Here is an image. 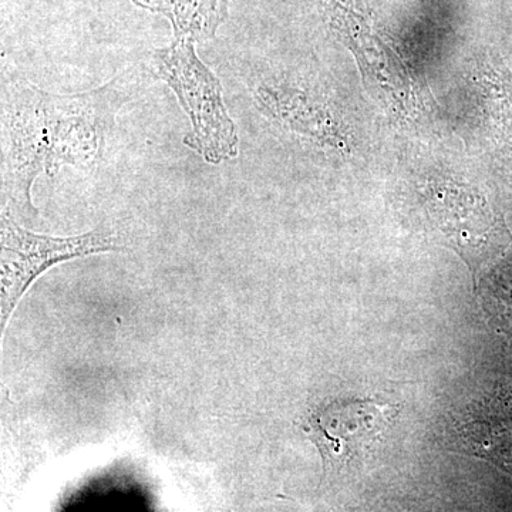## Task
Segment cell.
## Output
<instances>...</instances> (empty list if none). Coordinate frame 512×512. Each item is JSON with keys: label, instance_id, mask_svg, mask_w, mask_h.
I'll use <instances>...</instances> for the list:
<instances>
[{"label": "cell", "instance_id": "5b68a950", "mask_svg": "<svg viewBox=\"0 0 512 512\" xmlns=\"http://www.w3.org/2000/svg\"><path fill=\"white\" fill-rule=\"evenodd\" d=\"M138 8L170 20L177 40L214 39L228 18L227 0H131Z\"/></svg>", "mask_w": 512, "mask_h": 512}, {"label": "cell", "instance_id": "3957f363", "mask_svg": "<svg viewBox=\"0 0 512 512\" xmlns=\"http://www.w3.org/2000/svg\"><path fill=\"white\" fill-rule=\"evenodd\" d=\"M0 262V319L2 330L37 276L50 266L70 259L119 251V238L107 229H94L74 237H49L19 227L8 215L2 217Z\"/></svg>", "mask_w": 512, "mask_h": 512}, {"label": "cell", "instance_id": "277c9868", "mask_svg": "<svg viewBox=\"0 0 512 512\" xmlns=\"http://www.w3.org/2000/svg\"><path fill=\"white\" fill-rule=\"evenodd\" d=\"M396 410L375 399L336 400L313 412L305 429L328 466L342 467L369 453L392 427Z\"/></svg>", "mask_w": 512, "mask_h": 512}, {"label": "cell", "instance_id": "6da1fadb", "mask_svg": "<svg viewBox=\"0 0 512 512\" xmlns=\"http://www.w3.org/2000/svg\"><path fill=\"white\" fill-rule=\"evenodd\" d=\"M114 84L79 94L56 96L36 87L10 90L3 104L5 191L19 208L36 212L30 198L37 175H53L64 164H84L99 154L117 101Z\"/></svg>", "mask_w": 512, "mask_h": 512}, {"label": "cell", "instance_id": "7a4b0ae2", "mask_svg": "<svg viewBox=\"0 0 512 512\" xmlns=\"http://www.w3.org/2000/svg\"><path fill=\"white\" fill-rule=\"evenodd\" d=\"M195 43L175 39L154 52V70L170 86L190 117L184 143L207 163L218 165L238 156V131L229 117L220 79L195 52Z\"/></svg>", "mask_w": 512, "mask_h": 512}]
</instances>
